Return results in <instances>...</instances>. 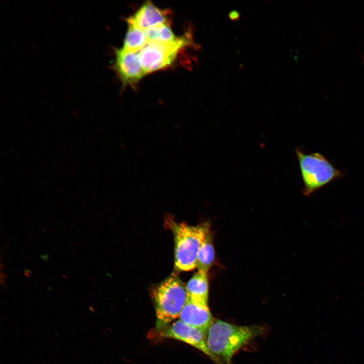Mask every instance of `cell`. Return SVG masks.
Here are the masks:
<instances>
[{"label":"cell","instance_id":"1","mask_svg":"<svg viewBox=\"0 0 364 364\" xmlns=\"http://www.w3.org/2000/svg\"><path fill=\"white\" fill-rule=\"evenodd\" d=\"M263 332L259 326H239L214 319L206 333V344L221 364H232L236 353Z\"/></svg>","mask_w":364,"mask_h":364},{"label":"cell","instance_id":"2","mask_svg":"<svg viewBox=\"0 0 364 364\" xmlns=\"http://www.w3.org/2000/svg\"><path fill=\"white\" fill-rule=\"evenodd\" d=\"M168 222L174 236L175 268L179 271H189L197 267L198 253L210 233L209 224L190 225L170 219Z\"/></svg>","mask_w":364,"mask_h":364},{"label":"cell","instance_id":"3","mask_svg":"<svg viewBox=\"0 0 364 364\" xmlns=\"http://www.w3.org/2000/svg\"><path fill=\"white\" fill-rule=\"evenodd\" d=\"M156 315V331L161 330L179 317L188 301L186 287L180 279L171 275L152 291Z\"/></svg>","mask_w":364,"mask_h":364},{"label":"cell","instance_id":"4","mask_svg":"<svg viewBox=\"0 0 364 364\" xmlns=\"http://www.w3.org/2000/svg\"><path fill=\"white\" fill-rule=\"evenodd\" d=\"M302 179L303 194L308 196L334 179L343 175L324 155L319 153L306 154L296 150Z\"/></svg>","mask_w":364,"mask_h":364},{"label":"cell","instance_id":"5","mask_svg":"<svg viewBox=\"0 0 364 364\" xmlns=\"http://www.w3.org/2000/svg\"><path fill=\"white\" fill-rule=\"evenodd\" d=\"M187 41L185 37H179L176 42L171 43H148L139 53L145 73H150L171 64Z\"/></svg>","mask_w":364,"mask_h":364},{"label":"cell","instance_id":"6","mask_svg":"<svg viewBox=\"0 0 364 364\" xmlns=\"http://www.w3.org/2000/svg\"><path fill=\"white\" fill-rule=\"evenodd\" d=\"M156 332L157 336L184 342L203 352L216 363L221 364L219 360L211 353L208 348L206 344V333L198 328L187 325L178 320Z\"/></svg>","mask_w":364,"mask_h":364},{"label":"cell","instance_id":"7","mask_svg":"<svg viewBox=\"0 0 364 364\" xmlns=\"http://www.w3.org/2000/svg\"><path fill=\"white\" fill-rule=\"evenodd\" d=\"M115 54L114 68L124 83L133 85L146 74L139 53L129 52L122 48L116 49Z\"/></svg>","mask_w":364,"mask_h":364},{"label":"cell","instance_id":"8","mask_svg":"<svg viewBox=\"0 0 364 364\" xmlns=\"http://www.w3.org/2000/svg\"><path fill=\"white\" fill-rule=\"evenodd\" d=\"M127 22L129 25L145 31L156 25L167 24V20L165 12L148 2L129 17Z\"/></svg>","mask_w":364,"mask_h":364},{"label":"cell","instance_id":"9","mask_svg":"<svg viewBox=\"0 0 364 364\" xmlns=\"http://www.w3.org/2000/svg\"><path fill=\"white\" fill-rule=\"evenodd\" d=\"M178 318L183 323L198 328L205 333L214 320L208 307L188 300Z\"/></svg>","mask_w":364,"mask_h":364},{"label":"cell","instance_id":"10","mask_svg":"<svg viewBox=\"0 0 364 364\" xmlns=\"http://www.w3.org/2000/svg\"><path fill=\"white\" fill-rule=\"evenodd\" d=\"M186 288L188 300L208 307V283L206 272L198 271L189 280Z\"/></svg>","mask_w":364,"mask_h":364},{"label":"cell","instance_id":"11","mask_svg":"<svg viewBox=\"0 0 364 364\" xmlns=\"http://www.w3.org/2000/svg\"><path fill=\"white\" fill-rule=\"evenodd\" d=\"M214 256L212 238L209 233L206 237L198 253L197 268L198 271L207 273L213 263Z\"/></svg>","mask_w":364,"mask_h":364},{"label":"cell","instance_id":"12","mask_svg":"<svg viewBox=\"0 0 364 364\" xmlns=\"http://www.w3.org/2000/svg\"><path fill=\"white\" fill-rule=\"evenodd\" d=\"M148 43L145 31L129 25L123 49L128 52L137 53Z\"/></svg>","mask_w":364,"mask_h":364},{"label":"cell","instance_id":"13","mask_svg":"<svg viewBox=\"0 0 364 364\" xmlns=\"http://www.w3.org/2000/svg\"><path fill=\"white\" fill-rule=\"evenodd\" d=\"M149 43H171L176 42V37L167 24L153 26L145 31Z\"/></svg>","mask_w":364,"mask_h":364},{"label":"cell","instance_id":"14","mask_svg":"<svg viewBox=\"0 0 364 364\" xmlns=\"http://www.w3.org/2000/svg\"><path fill=\"white\" fill-rule=\"evenodd\" d=\"M228 16L231 20L237 21L240 19V14L238 11L233 10L229 13Z\"/></svg>","mask_w":364,"mask_h":364},{"label":"cell","instance_id":"15","mask_svg":"<svg viewBox=\"0 0 364 364\" xmlns=\"http://www.w3.org/2000/svg\"><path fill=\"white\" fill-rule=\"evenodd\" d=\"M1 279L6 280L8 279L7 276L3 271L1 272Z\"/></svg>","mask_w":364,"mask_h":364},{"label":"cell","instance_id":"16","mask_svg":"<svg viewBox=\"0 0 364 364\" xmlns=\"http://www.w3.org/2000/svg\"><path fill=\"white\" fill-rule=\"evenodd\" d=\"M40 257L42 258L43 260L45 261H47L49 260V255H42L40 256Z\"/></svg>","mask_w":364,"mask_h":364},{"label":"cell","instance_id":"17","mask_svg":"<svg viewBox=\"0 0 364 364\" xmlns=\"http://www.w3.org/2000/svg\"><path fill=\"white\" fill-rule=\"evenodd\" d=\"M24 272H26L29 273V274H32L31 270H30V269H25L24 270Z\"/></svg>","mask_w":364,"mask_h":364},{"label":"cell","instance_id":"18","mask_svg":"<svg viewBox=\"0 0 364 364\" xmlns=\"http://www.w3.org/2000/svg\"><path fill=\"white\" fill-rule=\"evenodd\" d=\"M1 270H2L5 269V265L2 262H1Z\"/></svg>","mask_w":364,"mask_h":364},{"label":"cell","instance_id":"19","mask_svg":"<svg viewBox=\"0 0 364 364\" xmlns=\"http://www.w3.org/2000/svg\"><path fill=\"white\" fill-rule=\"evenodd\" d=\"M23 274H24V275L25 276H26V277H29V278L30 277V274L27 273V272H24Z\"/></svg>","mask_w":364,"mask_h":364},{"label":"cell","instance_id":"20","mask_svg":"<svg viewBox=\"0 0 364 364\" xmlns=\"http://www.w3.org/2000/svg\"><path fill=\"white\" fill-rule=\"evenodd\" d=\"M71 250L72 252H73V253H74V254H77V253L74 248L73 249L71 248Z\"/></svg>","mask_w":364,"mask_h":364},{"label":"cell","instance_id":"21","mask_svg":"<svg viewBox=\"0 0 364 364\" xmlns=\"http://www.w3.org/2000/svg\"><path fill=\"white\" fill-rule=\"evenodd\" d=\"M62 277H63L64 278L67 279V277L65 275L63 274L62 275Z\"/></svg>","mask_w":364,"mask_h":364},{"label":"cell","instance_id":"22","mask_svg":"<svg viewBox=\"0 0 364 364\" xmlns=\"http://www.w3.org/2000/svg\"><path fill=\"white\" fill-rule=\"evenodd\" d=\"M75 245H76V246H79V247H80V245H79V244H77H77H75Z\"/></svg>","mask_w":364,"mask_h":364},{"label":"cell","instance_id":"23","mask_svg":"<svg viewBox=\"0 0 364 364\" xmlns=\"http://www.w3.org/2000/svg\"><path fill=\"white\" fill-rule=\"evenodd\" d=\"M90 278H91L93 280V279H94V280H95V278L94 277H90Z\"/></svg>","mask_w":364,"mask_h":364},{"label":"cell","instance_id":"24","mask_svg":"<svg viewBox=\"0 0 364 364\" xmlns=\"http://www.w3.org/2000/svg\"><path fill=\"white\" fill-rule=\"evenodd\" d=\"M47 229H48V230H49V231L52 232V230H51V229H49V228H48Z\"/></svg>","mask_w":364,"mask_h":364},{"label":"cell","instance_id":"25","mask_svg":"<svg viewBox=\"0 0 364 364\" xmlns=\"http://www.w3.org/2000/svg\"><path fill=\"white\" fill-rule=\"evenodd\" d=\"M5 245L6 246H7L8 247H9V246L7 244H5Z\"/></svg>","mask_w":364,"mask_h":364},{"label":"cell","instance_id":"26","mask_svg":"<svg viewBox=\"0 0 364 364\" xmlns=\"http://www.w3.org/2000/svg\"><path fill=\"white\" fill-rule=\"evenodd\" d=\"M66 272H67L68 274H70L69 271H68L67 270H66Z\"/></svg>","mask_w":364,"mask_h":364}]
</instances>
